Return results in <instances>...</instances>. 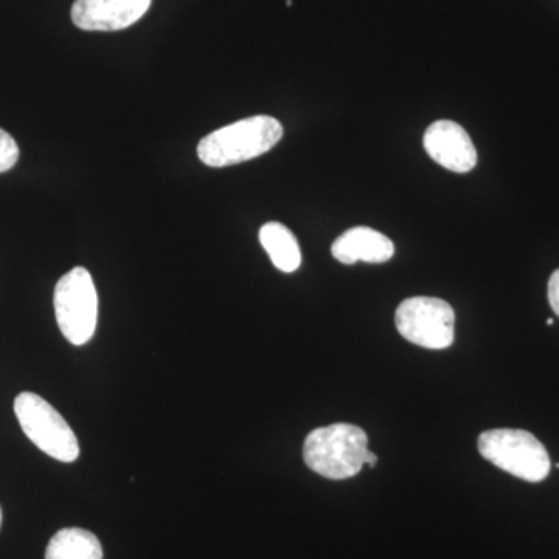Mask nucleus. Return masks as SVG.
Here are the masks:
<instances>
[{
    "label": "nucleus",
    "mask_w": 559,
    "mask_h": 559,
    "mask_svg": "<svg viewBox=\"0 0 559 559\" xmlns=\"http://www.w3.org/2000/svg\"><path fill=\"white\" fill-rule=\"evenodd\" d=\"M282 138V123L274 117H248L205 135L198 145V156L209 167H230L267 153Z\"/></svg>",
    "instance_id": "f257e3e1"
},
{
    "label": "nucleus",
    "mask_w": 559,
    "mask_h": 559,
    "mask_svg": "<svg viewBox=\"0 0 559 559\" xmlns=\"http://www.w3.org/2000/svg\"><path fill=\"white\" fill-rule=\"evenodd\" d=\"M369 437L348 423H334L312 430L304 444L308 468L331 480L355 477L366 465Z\"/></svg>",
    "instance_id": "f03ea898"
},
{
    "label": "nucleus",
    "mask_w": 559,
    "mask_h": 559,
    "mask_svg": "<svg viewBox=\"0 0 559 559\" xmlns=\"http://www.w3.org/2000/svg\"><path fill=\"white\" fill-rule=\"evenodd\" d=\"M477 447L481 457L518 479L538 484L549 477V452L527 430H487L479 437Z\"/></svg>",
    "instance_id": "7ed1b4c3"
},
{
    "label": "nucleus",
    "mask_w": 559,
    "mask_h": 559,
    "mask_svg": "<svg viewBox=\"0 0 559 559\" xmlns=\"http://www.w3.org/2000/svg\"><path fill=\"white\" fill-rule=\"evenodd\" d=\"M14 414L25 436L51 459L72 463L79 459L80 443L60 412L32 392L14 400Z\"/></svg>",
    "instance_id": "20e7f679"
},
{
    "label": "nucleus",
    "mask_w": 559,
    "mask_h": 559,
    "mask_svg": "<svg viewBox=\"0 0 559 559\" xmlns=\"http://www.w3.org/2000/svg\"><path fill=\"white\" fill-rule=\"evenodd\" d=\"M55 316L66 340L76 347L94 336L98 319V296L90 271L73 267L55 288Z\"/></svg>",
    "instance_id": "39448f33"
},
{
    "label": "nucleus",
    "mask_w": 559,
    "mask_h": 559,
    "mask_svg": "<svg viewBox=\"0 0 559 559\" xmlns=\"http://www.w3.org/2000/svg\"><path fill=\"white\" fill-rule=\"evenodd\" d=\"M395 325L412 344L443 349L454 342L455 312L448 301L437 297H411L396 310Z\"/></svg>",
    "instance_id": "423d86ee"
},
{
    "label": "nucleus",
    "mask_w": 559,
    "mask_h": 559,
    "mask_svg": "<svg viewBox=\"0 0 559 559\" xmlns=\"http://www.w3.org/2000/svg\"><path fill=\"white\" fill-rule=\"evenodd\" d=\"M151 0H75L72 21L86 32H119L145 16Z\"/></svg>",
    "instance_id": "0eeeda50"
},
{
    "label": "nucleus",
    "mask_w": 559,
    "mask_h": 559,
    "mask_svg": "<svg viewBox=\"0 0 559 559\" xmlns=\"http://www.w3.org/2000/svg\"><path fill=\"white\" fill-rule=\"evenodd\" d=\"M426 153L441 167L454 173H468L477 165V151L474 148L465 128L451 120H439L426 131Z\"/></svg>",
    "instance_id": "6e6552de"
},
{
    "label": "nucleus",
    "mask_w": 559,
    "mask_h": 559,
    "mask_svg": "<svg viewBox=\"0 0 559 559\" xmlns=\"http://www.w3.org/2000/svg\"><path fill=\"white\" fill-rule=\"evenodd\" d=\"M331 253L344 264H355L358 261L385 263L395 253V246L381 231L370 227H353L333 242Z\"/></svg>",
    "instance_id": "1a4fd4ad"
},
{
    "label": "nucleus",
    "mask_w": 559,
    "mask_h": 559,
    "mask_svg": "<svg viewBox=\"0 0 559 559\" xmlns=\"http://www.w3.org/2000/svg\"><path fill=\"white\" fill-rule=\"evenodd\" d=\"M260 242L274 266L286 274L297 271L301 264L299 241L288 227L280 223H266L260 229Z\"/></svg>",
    "instance_id": "9d476101"
},
{
    "label": "nucleus",
    "mask_w": 559,
    "mask_h": 559,
    "mask_svg": "<svg viewBox=\"0 0 559 559\" xmlns=\"http://www.w3.org/2000/svg\"><path fill=\"white\" fill-rule=\"evenodd\" d=\"M46 559H103L102 544L90 530L62 528L50 539Z\"/></svg>",
    "instance_id": "9b49d317"
},
{
    "label": "nucleus",
    "mask_w": 559,
    "mask_h": 559,
    "mask_svg": "<svg viewBox=\"0 0 559 559\" xmlns=\"http://www.w3.org/2000/svg\"><path fill=\"white\" fill-rule=\"evenodd\" d=\"M20 159V146L9 132L0 128V173L11 170Z\"/></svg>",
    "instance_id": "f8f14e48"
},
{
    "label": "nucleus",
    "mask_w": 559,
    "mask_h": 559,
    "mask_svg": "<svg viewBox=\"0 0 559 559\" xmlns=\"http://www.w3.org/2000/svg\"><path fill=\"white\" fill-rule=\"evenodd\" d=\"M549 301L551 310L559 316V270L555 271L549 280Z\"/></svg>",
    "instance_id": "ddd939ff"
},
{
    "label": "nucleus",
    "mask_w": 559,
    "mask_h": 559,
    "mask_svg": "<svg viewBox=\"0 0 559 559\" xmlns=\"http://www.w3.org/2000/svg\"><path fill=\"white\" fill-rule=\"evenodd\" d=\"M377 463H378L377 454H373V452H371V451L367 452L366 465H369L370 468H374V466H377Z\"/></svg>",
    "instance_id": "4468645a"
},
{
    "label": "nucleus",
    "mask_w": 559,
    "mask_h": 559,
    "mask_svg": "<svg viewBox=\"0 0 559 559\" xmlns=\"http://www.w3.org/2000/svg\"><path fill=\"white\" fill-rule=\"evenodd\" d=\"M547 325H549V326L554 325V319L547 320Z\"/></svg>",
    "instance_id": "2eb2a0df"
},
{
    "label": "nucleus",
    "mask_w": 559,
    "mask_h": 559,
    "mask_svg": "<svg viewBox=\"0 0 559 559\" xmlns=\"http://www.w3.org/2000/svg\"><path fill=\"white\" fill-rule=\"evenodd\" d=\"M0 527H2V509H0Z\"/></svg>",
    "instance_id": "dca6fc26"
}]
</instances>
